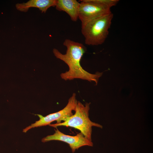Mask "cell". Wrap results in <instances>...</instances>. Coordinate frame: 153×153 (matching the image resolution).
Segmentation results:
<instances>
[{"mask_svg": "<svg viewBox=\"0 0 153 153\" xmlns=\"http://www.w3.org/2000/svg\"><path fill=\"white\" fill-rule=\"evenodd\" d=\"M63 44L67 48L65 54H63L56 48L53 50L55 57L63 61L69 68L68 71L60 74L61 78L65 80L76 78L94 81L97 85L103 73H90L84 69L80 64L82 58L86 51L85 46L81 43L68 39L64 40Z\"/></svg>", "mask_w": 153, "mask_h": 153, "instance_id": "cell-1", "label": "cell"}, {"mask_svg": "<svg viewBox=\"0 0 153 153\" xmlns=\"http://www.w3.org/2000/svg\"><path fill=\"white\" fill-rule=\"evenodd\" d=\"M113 15L111 12L94 19L81 26L85 43L89 45L102 44L108 36Z\"/></svg>", "mask_w": 153, "mask_h": 153, "instance_id": "cell-2", "label": "cell"}, {"mask_svg": "<svg viewBox=\"0 0 153 153\" xmlns=\"http://www.w3.org/2000/svg\"><path fill=\"white\" fill-rule=\"evenodd\" d=\"M90 104V103H86L84 105L80 101H78L74 114L63 122L50 124L49 125L55 128L60 126L74 128L79 130L86 139L92 141V127L102 128L103 126L100 124L92 122L90 119L89 111Z\"/></svg>", "mask_w": 153, "mask_h": 153, "instance_id": "cell-3", "label": "cell"}, {"mask_svg": "<svg viewBox=\"0 0 153 153\" xmlns=\"http://www.w3.org/2000/svg\"><path fill=\"white\" fill-rule=\"evenodd\" d=\"M78 18L83 26L90 21L109 14L110 8L116 5L118 0H83L80 1Z\"/></svg>", "mask_w": 153, "mask_h": 153, "instance_id": "cell-4", "label": "cell"}, {"mask_svg": "<svg viewBox=\"0 0 153 153\" xmlns=\"http://www.w3.org/2000/svg\"><path fill=\"white\" fill-rule=\"evenodd\" d=\"M77 102L76 94L74 93L69 99L67 105L63 109L45 116L40 114H37L39 118V120L24 129L23 132L26 133L32 128L49 125L55 121H57V123H61L62 121L63 122L65 121L73 115L72 111H75Z\"/></svg>", "mask_w": 153, "mask_h": 153, "instance_id": "cell-5", "label": "cell"}, {"mask_svg": "<svg viewBox=\"0 0 153 153\" xmlns=\"http://www.w3.org/2000/svg\"><path fill=\"white\" fill-rule=\"evenodd\" d=\"M52 140L62 141L68 144L73 153L82 146H93L92 141L86 139L81 132L75 136H70L64 134L57 129L53 135H48L42 138V141L45 143Z\"/></svg>", "mask_w": 153, "mask_h": 153, "instance_id": "cell-6", "label": "cell"}, {"mask_svg": "<svg viewBox=\"0 0 153 153\" xmlns=\"http://www.w3.org/2000/svg\"><path fill=\"white\" fill-rule=\"evenodd\" d=\"M80 3L76 0H56V9L65 12L71 20L76 22L78 18Z\"/></svg>", "mask_w": 153, "mask_h": 153, "instance_id": "cell-7", "label": "cell"}, {"mask_svg": "<svg viewBox=\"0 0 153 153\" xmlns=\"http://www.w3.org/2000/svg\"><path fill=\"white\" fill-rule=\"evenodd\" d=\"M56 0H30L26 3H17L16 7L18 10L26 12L31 7L38 8L42 13H45L51 7L55 6Z\"/></svg>", "mask_w": 153, "mask_h": 153, "instance_id": "cell-8", "label": "cell"}]
</instances>
